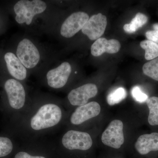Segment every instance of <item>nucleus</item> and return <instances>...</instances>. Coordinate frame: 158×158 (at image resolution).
Instances as JSON below:
<instances>
[{"label": "nucleus", "instance_id": "obj_4", "mask_svg": "<svg viewBox=\"0 0 158 158\" xmlns=\"http://www.w3.org/2000/svg\"><path fill=\"white\" fill-rule=\"evenodd\" d=\"M46 3L40 0H21L15 3L14 11L16 15L15 19L20 24L26 23L30 25L34 16L41 14L47 9Z\"/></svg>", "mask_w": 158, "mask_h": 158}, {"label": "nucleus", "instance_id": "obj_2", "mask_svg": "<svg viewBox=\"0 0 158 158\" xmlns=\"http://www.w3.org/2000/svg\"><path fill=\"white\" fill-rule=\"evenodd\" d=\"M9 106L14 111L22 115L30 106V100L25 88L20 81L15 79L7 80L4 84Z\"/></svg>", "mask_w": 158, "mask_h": 158}, {"label": "nucleus", "instance_id": "obj_16", "mask_svg": "<svg viewBox=\"0 0 158 158\" xmlns=\"http://www.w3.org/2000/svg\"><path fill=\"white\" fill-rule=\"evenodd\" d=\"M148 17L143 13H137L135 18L129 24H126L123 26V29L126 32L131 34L135 32L138 29L142 27L147 23Z\"/></svg>", "mask_w": 158, "mask_h": 158}, {"label": "nucleus", "instance_id": "obj_6", "mask_svg": "<svg viewBox=\"0 0 158 158\" xmlns=\"http://www.w3.org/2000/svg\"><path fill=\"white\" fill-rule=\"evenodd\" d=\"M123 124L118 119H114L110 124L102 135V141L105 145L118 149L124 142Z\"/></svg>", "mask_w": 158, "mask_h": 158}, {"label": "nucleus", "instance_id": "obj_15", "mask_svg": "<svg viewBox=\"0 0 158 158\" xmlns=\"http://www.w3.org/2000/svg\"><path fill=\"white\" fill-rule=\"evenodd\" d=\"M146 102L149 111L148 118V123L152 126L158 125V97L148 98Z\"/></svg>", "mask_w": 158, "mask_h": 158}, {"label": "nucleus", "instance_id": "obj_5", "mask_svg": "<svg viewBox=\"0 0 158 158\" xmlns=\"http://www.w3.org/2000/svg\"><path fill=\"white\" fill-rule=\"evenodd\" d=\"M16 56L28 69L35 68L40 61V55L38 48L28 38H24L18 44Z\"/></svg>", "mask_w": 158, "mask_h": 158}, {"label": "nucleus", "instance_id": "obj_7", "mask_svg": "<svg viewBox=\"0 0 158 158\" xmlns=\"http://www.w3.org/2000/svg\"><path fill=\"white\" fill-rule=\"evenodd\" d=\"M72 72V67L68 62H62L56 68L48 72L46 81L48 86L55 90H60L65 87Z\"/></svg>", "mask_w": 158, "mask_h": 158}, {"label": "nucleus", "instance_id": "obj_11", "mask_svg": "<svg viewBox=\"0 0 158 158\" xmlns=\"http://www.w3.org/2000/svg\"><path fill=\"white\" fill-rule=\"evenodd\" d=\"M107 24L106 17L102 13L94 15L88 20L82 32L90 40H96L104 33Z\"/></svg>", "mask_w": 158, "mask_h": 158}, {"label": "nucleus", "instance_id": "obj_8", "mask_svg": "<svg viewBox=\"0 0 158 158\" xmlns=\"http://www.w3.org/2000/svg\"><path fill=\"white\" fill-rule=\"evenodd\" d=\"M101 111V108L99 104L96 102H89L86 104L77 107L69 116V121L72 125H81L98 116Z\"/></svg>", "mask_w": 158, "mask_h": 158}, {"label": "nucleus", "instance_id": "obj_1", "mask_svg": "<svg viewBox=\"0 0 158 158\" xmlns=\"http://www.w3.org/2000/svg\"><path fill=\"white\" fill-rule=\"evenodd\" d=\"M65 111L58 101L49 99L31 101L19 118V130L23 141H33L60 127Z\"/></svg>", "mask_w": 158, "mask_h": 158}, {"label": "nucleus", "instance_id": "obj_12", "mask_svg": "<svg viewBox=\"0 0 158 158\" xmlns=\"http://www.w3.org/2000/svg\"><path fill=\"white\" fill-rule=\"evenodd\" d=\"M7 69L9 74L18 81H25L27 77V69L23 65L17 56L11 52L6 53L4 56Z\"/></svg>", "mask_w": 158, "mask_h": 158}, {"label": "nucleus", "instance_id": "obj_22", "mask_svg": "<svg viewBox=\"0 0 158 158\" xmlns=\"http://www.w3.org/2000/svg\"><path fill=\"white\" fill-rule=\"evenodd\" d=\"M14 158H47L46 157L40 155H36L30 153L27 151H21L17 152Z\"/></svg>", "mask_w": 158, "mask_h": 158}, {"label": "nucleus", "instance_id": "obj_24", "mask_svg": "<svg viewBox=\"0 0 158 158\" xmlns=\"http://www.w3.org/2000/svg\"><path fill=\"white\" fill-rule=\"evenodd\" d=\"M153 27L154 31H158V23L154 24L153 25Z\"/></svg>", "mask_w": 158, "mask_h": 158}, {"label": "nucleus", "instance_id": "obj_10", "mask_svg": "<svg viewBox=\"0 0 158 158\" xmlns=\"http://www.w3.org/2000/svg\"><path fill=\"white\" fill-rule=\"evenodd\" d=\"M89 19V15L86 12H74L68 16L62 24L60 34L65 38L73 37L79 31L82 30Z\"/></svg>", "mask_w": 158, "mask_h": 158}, {"label": "nucleus", "instance_id": "obj_23", "mask_svg": "<svg viewBox=\"0 0 158 158\" xmlns=\"http://www.w3.org/2000/svg\"><path fill=\"white\" fill-rule=\"evenodd\" d=\"M148 40H150L158 44V31H149L145 33Z\"/></svg>", "mask_w": 158, "mask_h": 158}, {"label": "nucleus", "instance_id": "obj_14", "mask_svg": "<svg viewBox=\"0 0 158 158\" xmlns=\"http://www.w3.org/2000/svg\"><path fill=\"white\" fill-rule=\"evenodd\" d=\"M135 148L141 155H145L151 152L158 151V133L144 134L137 139Z\"/></svg>", "mask_w": 158, "mask_h": 158}, {"label": "nucleus", "instance_id": "obj_19", "mask_svg": "<svg viewBox=\"0 0 158 158\" xmlns=\"http://www.w3.org/2000/svg\"><path fill=\"white\" fill-rule=\"evenodd\" d=\"M142 70L145 75L158 81V57L145 63Z\"/></svg>", "mask_w": 158, "mask_h": 158}, {"label": "nucleus", "instance_id": "obj_3", "mask_svg": "<svg viewBox=\"0 0 158 158\" xmlns=\"http://www.w3.org/2000/svg\"><path fill=\"white\" fill-rule=\"evenodd\" d=\"M57 144L67 150L85 151L92 147L93 140L88 132L70 129L62 135Z\"/></svg>", "mask_w": 158, "mask_h": 158}, {"label": "nucleus", "instance_id": "obj_17", "mask_svg": "<svg viewBox=\"0 0 158 158\" xmlns=\"http://www.w3.org/2000/svg\"><path fill=\"white\" fill-rule=\"evenodd\" d=\"M140 46L145 51L144 57L146 60H152L158 58V44L147 40L141 41Z\"/></svg>", "mask_w": 158, "mask_h": 158}, {"label": "nucleus", "instance_id": "obj_20", "mask_svg": "<svg viewBox=\"0 0 158 158\" xmlns=\"http://www.w3.org/2000/svg\"><path fill=\"white\" fill-rule=\"evenodd\" d=\"M13 142L9 138L0 137V158L9 155L13 149Z\"/></svg>", "mask_w": 158, "mask_h": 158}, {"label": "nucleus", "instance_id": "obj_9", "mask_svg": "<svg viewBox=\"0 0 158 158\" xmlns=\"http://www.w3.org/2000/svg\"><path fill=\"white\" fill-rule=\"evenodd\" d=\"M98 92L96 85L87 83L71 90L67 95V100L71 106L77 107L88 103L90 98L96 96Z\"/></svg>", "mask_w": 158, "mask_h": 158}, {"label": "nucleus", "instance_id": "obj_18", "mask_svg": "<svg viewBox=\"0 0 158 158\" xmlns=\"http://www.w3.org/2000/svg\"><path fill=\"white\" fill-rule=\"evenodd\" d=\"M127 96V92L124 88L120 87L110 92L107 97V102L110 106L119 103Z\"/></svg>", "mask_w": 158, "mask_h": 158}, {"label": "nucleus", "instance_id": "obj_21", "mask_svg": "<svg viewBox=\"0 0 158 158\" xmlns=\"http://www.w3.org/2000/svg\"><path fill=\"white\" fill-rule=\"evenodd\" d=\"M131 92L133 98L138 102L144 103L146 102L148 98L147 94L143 93L138 86H135L133 88Z\"/></svg>", "mask_w": 158, "mask_h": 158}, {"label": "nucleus", "instance_id": "obj_13", "mask_svg": "<svg viewBox=\"0 0 158 158\" xmlns=\"http://www.w3.org/2000/svg\"><path fill=\"white\" fill-rule=\"evenodd\" d=\"M121 44L118 40L110 39L108 40L103 37L96 40L91 45L90 52L94 56L98 57L105 52L115 54L120 50Z\"/></svg>", "mask_w": 158, "mask_h": 158}]
</instances>
